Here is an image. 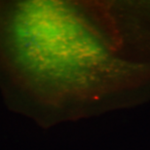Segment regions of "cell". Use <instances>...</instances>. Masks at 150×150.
Returning a JSON list of instances; mask_svg holds the SVG:
<instances>
[]
</instances>
